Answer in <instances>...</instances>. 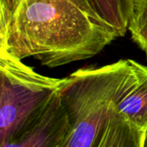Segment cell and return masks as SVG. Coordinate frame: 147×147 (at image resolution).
<instances>
[{
  "mask_svg": "<svg viewBox=\"0 0 147 147\" xmlns=\"http://www.w3.org/2000/svg\"><path fill=\"white\" fill-rule=\"evenodd\" d=\"M116 38L73 0H22L0 34V48L53 68L94 57Z\"/></svg>",
  "mask_w": 147,
  "mask_h": 147,
  "instance_id": "cell-1",
  "label": "cell"
},
{
  "mask_svg": "<svg viewBox=\"0 0 147 147\" xmlns=\"http://www.w3.org/2000/svg\"><path fill=\"white\" fill-rule=\"evenodd\" d=\"M133 71V59H121L65 78L59 94L70 128L61 147L93 146Z\"/></svg>",
  "mask_w": 147,
  "mask_h": 147,
  "instance_id": "cell-2",
  "label": "cell"
},
{
  "mask_svg": "<svg viewBox=\"0 0 147 147\" xmlns=\"http://www.w3.org/2000/svg\"><path fill=\"white\" fill-rule=\"evenodd\" d=\"M64 80L41 75L0 48V145L46 109Z\"/></svg>",
  "mask_w": 147,
  "mask_h": 147,
  "instance_id": "cell-3",
  "label": "cell"
},
{
  "mask_svg": "<svg viewBox=\"0 0 147 147\" xmlns=\"http://www.w3.org/2000/svg\"><path fill=\"white\" fill-rule=\"evenodd\" d=\"M59 91L34 120L0 147L61 146L69 132L70 121Z\"/></svg>",
  "mask_w": 147,
  "mask_h": 147,
  "instance_id": "cell-4",
  "label": "cell"
},
{
  "mask_svg": "<svg viewBox=\"0 0 147 147\" xmlns=\"http://www.w3.org/2000/svg\"><path fill=\"white\" fill-rule=\"evenodd\" d=\"M118 114L142 131L147 128V66L134 60V71L115 104Z\"/></svg>",
  "mask_w": 147,
  "mask_h": 147,
  "instance_id": "cell-5",
  "label": "cell"
},
{
  "mask_svg": "<svg viewBox=\"0 0 147 147\" xmlns=\"http://www.w3.org/2000/svg\"><path fill=\"white\" fill-rule=\"evenodd\" d=\"M90 17L122 37L128 30L133 0H73Z\"/></svg>",
  "mask_w": 147,
  "mask_h": 147,
  "instance_id": "cell-6",
  "label": "cell"
},
{
  "mask_svg": "<svg viewBox=\"0 0 147 147\" xmlns=\"http://www.w3.org/2000/svg\"><path fill=\"white\" fill-rule=\"evenodd\" d=\"M144 133L118 114L114 106L92 147H144Z\"/></svg>",
  "mask_w": 147,
  "mask_h": 147,
  "instance_id": "cell-7",
  "label": "cell"
},
{
  "mask_svg": "<svg viewBox=\"0 0 147 147\" xmlns=\"http://www.w3.org/2000/svg\"><path fill=\"white\" fill-rule=\"evenodd\" d=\"M128 30L133 40L147 54V0H133Z\"/></svg>",
  "mask_w": 147,
  "mask_h": 147,
  "instance_id": "cell-8",
  "label": "cell"
},
{
  "mask_svg": "<svg viewBox=\"0 0 147 147\" xmlns=\"http://www.w3.org/2000/svg\"><path fill=\"white\" fill-rule=\"evenodd\" d=\"M22 0H0V34L7 28L13 14Z\"/></svg>",
  "mask_w": 147,
  "mask_h": 147,
  "instance_id": "cell-9",
  "label": "cell"
},
{
  "mask_svg": "<svg viewBox=\"0 0 147 147\" xmlns=\"http://www.w3.org/2000/svg\"><path fill=\"white\" fill-rule=\"evenodd\" d=\"M143 146L147 147V128L144 133V141H143Z\"/></svg>",
  "mask_w": 147,
  "mask_h": 147,
  "instance_id": "cell-10",
  "label": "cell"
},
{
  "mask_svg": "<svg viewBox=\"0 0 147 147\" xmlns=\"http://www.w3.org/2000/svg\"><path fill=\"white\" fill-rule=\"evenodd\" d=\"M60 147H61V146H60Z\"/></svg>",
  "mask_w": 147,
  "mask_h": 147,
  "instance_id": "cell-11",
  "label": "cell"
}]
</instances>
